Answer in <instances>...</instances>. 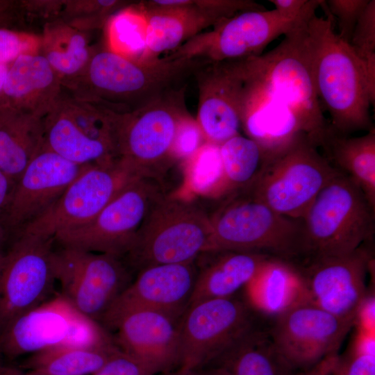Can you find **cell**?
Masks as SVG:
<instances>
[{
    "label": "cell",
    "instance_id": "cell-21",
    "mask_svg": "<svg viewBox=\"0 0 375 375\" xmlns=\"http://www.w3.org/2000/svg\"><path fill=\"white\" fill-rule=\"evenodd\" d=\"M179 322L155 310H138L115 324L118 348L145 365L155 374L168 373L180 363Z\"/></svg>",
    "mask_w": 375,
    "mask_h": 375
},
{
    "label": "cell",
    "instance_id": "cell-39",
    "mask_svg": "<svg viewBox=\"0 0 375 375\" xmlns=\"http://www.w3.org/2000/svg\"><path fill=\"white\" fill-rule=\"evenodd\" d=\"M206 143V138L197 120L187 113L181 118L176 128L172 146L174 160H188Z\"/></svg>",
    "mask_w": 375,
    "mask_h": 375
},
{
    "label": "cell",
    "instance_id": "cell-17",
    "mask_svg": "<svg viewBox=\"0 0 375 375\" xmlns=\"http://www.w3.org/2000/svg\"><path fill=\"white\" fill-rule=\"evenodd\" d=\"M271 331L278 351L297 372H306L339 347L355 322L305 303L276 317Z\"/></svg>",
    "mask_w": 375,
    "mask_h": 375
},
{
    "label": "cell",
    "instance_id": "cell-18",
    "mask_svg": "<svg viewBox=\"0 0 375 375\" xmlns=\"http://www.w3.org/2000/svg\"><path fill=\"white\" fill-rule=\"evenodd\" d=\"M195 260L151 266L118 296L100 324L108 331L126 314L138 310L162 312L177 322L190 305L197 276Z\"/></svg>",
    "mask_w": 375,
    "mask_h": 375
},
{
    "label": "cell",
    "instance_id": "cell-33",
    "mask_svg": "<svg viewBox=\"0 0 375 375\" xmlns=\"http://www.w3.org/2000/svg\"><path fill=\"white\" fill-rule=\"evenodd\" d=\"M118 349L116 344L90 347L58 345L31 354L23 367L39 375H93Z\"/></svg>",
    "mask_w": 375,
    "mask_h": 375
},
{
    "label": "cell",
    "instance_id": "cell-24",
    "mask_svg": "<svg viewBox=\"0 0 375 375\" xmlns=\"http://www.w3.org/2000/svg\"><path fill=\"white\" fill-rule=\"evenodd\" d=\"M64 92L62 83L40 52L22 54L9 65L3 107L44 119Z\"/></svg>",
    "mask_w": 375,
    "mask_h": 375
},
{
    "label": "cell",
    "instance_id": "cell-45",
    "mask_svg": "<svg viewBox=\"0 0 375 375\" xmlns=\"http://www.w3.org/2000/svg\"><path fill=\"white\" fill-rule=\"evenodd\" d=\"M10 64L0 65V108L3 107V89Z\"/></svg>",
    "mask_w": 375,
    "mask_h": 375
},
{
    "label": "cell",
    "instance_id": "cell-27",
    "mask_svg": "<svg viewBox=\"0 0 375 375\" xmlns=\"http://www.w3.org/2000/svg\"><path fill=\"white\" fill-rule=\"evenodd\" d=\"M43 126L44 145L72 162L106 166L118 161L115 147L86 135L62 109L59 101L43 119Z\"/></svg>",
    "mask_w": 375,
    "mask_h": 375
},
{
    "label": "cell",
    "instance_id": "cell-6",
    "mask_svg": "<svg viewBox=\"0 0 375 375\" xmlns=\"http://www.w3.org/2000/svg\"><path fill=\"white\" fill-rule=\"evenodd\" d=\"M185 85L126 112L116 121L118 160L136 177L160 182L176 161L172 146L178 124L188 113Z\"/></svg>",
    "mask_w": 375,
    "mask_h": 375
},
{
    "label": "cell",
    "instance_id": "cell-34",
    "mask_svg": "<svg viewBox=\"0 0 375 375\" xmlns=\"http://www.w3.org/2000/svg\"><path fill=\"white\" fill-rule=\"evenodd\" d=\"M107 49L135 60H144L147 21L141 3L123 8L106 24Z\"/></svg>",
    "mask_w": 375,
    "mask_h": 375
},
{
    "label": "cell",
    "instance_id": "cell-12",
    "mask_svg": "<svg viewBox=\"0 0 375 375\" xmlns=\"http://www.w3.org/2000/svg\"><path fill=\"white\" fill-rule=\"evenodd\" d=\"M251 309L233 297L189 306L178 324V371H196L217 360L254 328Z\"/></svg>",
    "mask_w": 375,
    "mask_h": 375
},
{
    "label": "cell",
    "instance_id": "cell-41",
    "mask_svg": "<svg viewBox=\"0 0 375 375\" xmlns=\"http://www.w3.org/2000/svg\"><path fill=\"white\" fill-rule=\"evenodd\" d=\"M93 375H156L145 365L118 349Z\"/></svg>",
    "mask_w": 375,
    "mask_h": 375
},
{
    "label": "cell",
    "instance_id": "cell-28",
    "mask_svg": "<svg viewBox=\"0 0 375 375\" xmlns=\"http://www.w3.org/2000/svg\"><path fill=\"white\" fill-rule=\"evenodd\" d=\"M43 143V119L0 108V169L15 184Z\"/></svg>",
    "mask_w": 375,
    "mask_h": 375
},
{
    "label": "cell",
    "instance_id": "cell-25",
    "mask_svg": "<svg viewBox=\"0 0 375 375\" xmlns=\"http://www.w3.org/2000/svg\"><path fill=\"white\" fill-rule=\"evenodd\" d=\"M269 256L254 251L203 252L195 260L197 276L189 306L206 300L233 297L252 280Z\"/></svg>",
    "mask_w": 375,
    "mask_h": 375
},
{
    "label": "cell",
    "instance_id": "cell-2",
    "mask_svg": "<svg viewBox=\"0 0 375 375\" xmlns=\"http://www.w3.org/2000/svg\"><path fill=\"white\" fill-rule=\"evenodd\" d=\"M206 62L171 55L135 60L107 48L96 49L77 89L88 99L120 112H130L185 85L183 81Z\"/></svg>",
    "mask_w": 375,
    "mask_h": 375
},
{
    "label": "cell",
    "instance_id": "cell-10",
    "mask_svg": "<svg viewBox=\"0 0 375 375\" xmlns=\"http://www.w3.org/2000/svg\"><path fill=\"white\" fill-rule=\"evenodd\" d=\"M157 181H131L90 222L58 233L61 247L124 257L153 203L162 194Z\"/></svg>",
    "mask_w": 375,
    "mask_h": 375
},
{
    "label": "cell",
    "instance_id": "cell-36",
    "mask_svg": "<svg viewBox=\"0 0 375 375\" xmlns=\"http://www.w3.org/2000/svg\"><path fill=\"white\" fill-rule=\"evenodd\" d=\"M362 64L369 85L375 91V1L369 0L348 43Z\"/></svg>",
    "mask_w": 375,
    "mask_h": 375
},
{
    "label": "cell",
    "instance_id": "cell-26",
    "mask_svg": "<svg viewBox=\"0 0 375 375\" xmlns=\"http://www.w3.org/2000/svg\"><path fill=\"white\" fill-rule=\"evenodd\" d=\"M244 288L249 307L275 319L294 306L308 303L299 265L279 257L269 256Z\"/></svg>",
    "mask_w": 375,
    "mask_h": 375
},
{
    "label": "cell",
    "instance_id": "cell-3",
    "mask_svg": "<svg viewBox=\"0 0 375 375\" xmlns=\"http://www.w3.org/2000/svg\"><path fill=\"white\" fill-rule=\"evenodd\" d=\"M374 211L360 188L340 172L319 192L303 219L301 257L353 252L372 240Z\"/></svg>",
    "mask_w": 375,
    "mask_h": 375
},
{
    "label": "cell",
    "instance_id": "cell-4",
    "mask_svg": "<svg viewBox=\"0 0 375 375\" xmlns=\"http://www.w3.org/2000/svg\"><path fill=\"white\" fill-rule=\"evenodd\" d=\"M208 215V251H254L294 262L301 257L303 219L276 212L247 191L226 197Z\"/></svg>",
    "mask_w": 375,
    "mask_h": 375
},
{
    "label": "cell",
    "instance_id": "cell-7",
    "mask_svg": "<svg viewBox=\"0 0 375 375\" xmlns=\"http://www.w3.org/2000/svg\"><path fill=\"white\" fill-rule=\"evenodd\" d=\"M309 20L286 34L272 50L251 59L256 73L292 112L309 142L320 147L330 124L313 82L306 43Z\"/></svg>",
    "mask_w": 375,
    "mask_h": 375
},
{
    "label": "cell",
    "instance_id": "cell-31",
    "mask_svg": "<svg viewBox=\"0 0 375 375\" xmlns=\"http://www.w3.org/2000/svg\"><path fill=\"white\" fill-rule=\"evenodd\" d=\"M228 375H299L276 348L269 331L255 327L218 360Z\"/></svg>",
    "mask_w": 375,
    "mask_h": 375
},
{
    "label": "cell",
    "instance_id": "cell-20",
    "mask_svg": "<svg viewBox=\"0 0 375 375\" xmlns=\"http://www.w3.org/2000/svg\"><path fill=\"white\" fill-rule=\"evenodd\" d=\"M89 165L72 162L44 144L15 183L1 222L17 234L41 216Z\"/></svg>",
    "mask_w": 375,
    "mask_h": 375
},
{
    "label": "cell",
    "instance_id": "cell-15",
    "mask_svg": "<svg viewBox=\"0 0 375 375\" xmlns=\"http://www.w3.org/2000/svg\"><path fill=\"white\" fill-rule=\"evenodd\" d=\"M135 178L119 160L87 166L48 210L17 235L53 238L59 232L85 224Z\"/></svg>",
    "mask_w": 375,
    "mask_h": 375
},
{
    "label": "cell",
    "instance_id": "cell-49",
    "mask_svg": "<svg viewBox=\"0 0 375 375\" xmlns=\"http://www.w3.org/2000/svg\"><path fill=\"white\" fill-rule=\"evenodd\" d=\"M169 375H183V374L180 371H178L176 373L171 374Z\"/></svg>",
    "mask_w": 375,
    "mask_h": 375
},
{
    "label": "cell",
    "instance_id": "cell-8",
    "mask_svg": "<svg viewBox=\"0 0 375 375\" xmlns=\"http://www.w3.org/2000/svg\"><path fill=\"white\" fill-rule=\"evenodd\" d=\"M305 135L267 158L247 190L276 212L303 219L322 189L340 171Z\"/></svg>",
    "mask_w": 375,
    "mask_h": 375
},
{
    "label": "cell",
    "instance_id": "cell-1",
    "mask_svg": "<svg viewBox=\"0 0 375 375\" xmlns=\"http://www.w3.org/2000/svg\"><path fill=\"white\" fill-rule=\"evenodd\" d=\"M334 19L312 16L307 24L306 43L316 93L331 117L333 132L347 135L374 126L369 108L375 92L364 67L349 44L335 31Z\"/></svg>",
    "mask_w": 375,
    "mask_h": 375
},
{
    "label": "cell",
    "instance_id": "cell-48",
    "mask_svg": "<svg viewBox=\"0 0 375 375\" xmlns=\"http://www.w3.org/2000/svg\"><path fill=\"white\" fill-rule=\"evenodd\" d=\"M7 5H8V3H4V1H0V11L6 8Z\"/></svg>",
    "mask_w": 375,
    "mask_h": 375
},
{
    "label": "cell",
    "instance_id": "cell-32",
    "mask_svg": "<svg viewBox=\"0 0 375 375\" xmlns=\"http://www.w3.org/2000/svg\"><path fill=\"white\" fill-rule=\"evenodd\" d=\"M221 174L212 188L213 194L227 197L248 190L256 181L266 161L260 146L238 134L219 146Z\"/></svg>",
    "mask_w": 375,
    "mask_h": 375
},
{
    "label": "cell",
    "instance_id": "cell-51",
    "mask_svg": "<svg viewBox=\"0 0 375 375\" xmlns=\"http://www.w3.org/2000/svg\"><path fill=\"white\" fill-rule=\"evenodd\" d=\"M1 375V374H0Z\"/></svg>",
    "mask_w": 375,
    "mask_h": 375
},
{
    "label": "cell",
    "instance_id": "cell-23",
    "mask_svg": "<svg viewBox=\"0 0 375 375\" xmlns=\"http://www.w3.org/2000/svg\"><path fill=\"white\" fill-rule=\"evenodd\" d=\"M147 21L144 60H154L227 19L220 12L194 3L193 0H155L141 3Z\"/></svg>",
    "mask_w": 375,
    "mask_h": 375
},
{
    "label": "cell",
    "instance_id": "cell-19",
    "mask_svg": "<svg viewBox=\"0 0 375 375\" xmlns=\"http://www.w3.org/2000/svg\"><path fill=\"white\" fill-rule=\"evenodd\" d=\"M247 59L208 62L194 74L199 89L196 119L208 143L220 146L240 134Z\"/></svg>",
    "mask_w": 375,
    "mask_h": 375
},
{
    "label": "cell",
    "instance_id": "cell-5",
    "mask_svg": "<svg viewBox=\"0 0 375 375\" xmlns=\"http://www.w3.org/2000/svg\"><path fill=\"white\" fill-rule=\"evenodd\" d=\"M209 215L188 200L161 194L151 206L124 257L138 272L195 260L209 249Z\"/></svg>",
    "mask_w": 375,
    "mask_h": 375
},
{
    "label": "cell",
    "instance_id": "cell-35",
    "mask_svg": "<svg viewBox=\"0 0 375 375\" xmlns=\"http://www.w3.org/2000/svg\"><path fill=\"white\" fill-rule=\"evenodd\" d=\"M123 3L120 1H63L58 21L83 31L98 28L106 26Z\"/></svg>",
    "mask_w": 375,
    "mask_h": 375
},
{
    "label": "cell",
    "instance_id": "cell-46",
    "mask_svg": "<svg viewBox=\"0 0 375 375\" xmlns=\"http://www.w3.org/2000/svg\"><path fill=\"white\" fill-rule=\"evenodd\" d=\"M181 373L183 374V375H228V374L219 367L205 372H199V370H196L185 373Z\"/></svg>",
    "mask_w": 375,
    "mask_h": 375
},
{
    "label": "cell",
    "instance_id": "cell-11",
    "mask_svg": "<svg viewBox=\"0 0 375 375\" xmlns=\"http://www.w3.org/2000/svg\"><path fill=\"white\" fill-rule=\"evenodd\" d=\"M54 272L62 295L75 309L100 323L131 283L122 258L61 247L54 251Z\"/></svg>",
    "mask_w": 375,
    "mask_h": 375
},
{
    "label": "cell",
    "instance_id": "cell-38",
    "mask_svg": "<svg viewBox=\"0 0 375 375\" xmlns=\"http://www.w3.org/2000/svg\"><path fill=\"white\" fill-rule=\"evenodd\" d=\"M369 0H328L322 1L320 7L335 18L339 33L338 35L349 43L358 19Z\"/></svg>",
    "mask_w": 375,
    "mask_h": 375
},
{
    "label": "cell",
    "instance_id": "cell-47",
    "mask_svg": "<svg viewBox=\"0 0 375 375\" xmlns=\"http://www.w3.org/2000/svg\"><path fill=\"white\" fill-rule=\"evenodd\" d=\"M6 239V229L0 221V256L4 251L3 245Z\"/></svg>",
    "mask_w": 375,
    "mask_h": 375
},
{
    "label": "cell",
    "instance_id": "cell-14",
    "mask_svg": "<svg viewBox=\"0 0 375 375\" xmlns=\"http://www.w3.org/2000/svg\"><path fill=\"white\" fill-rule=\"evenodd\" d=\"M17 235L0 256L1 331L17 316L47 301L56 283L53 238Z\"/></svg>",
    "mask_w": 375,
    "mask_h": 375
},
{
    "label": "cell",
    "instance_id": "cell-42",
    "mask_svg": "<svg viewBox=\"0 0 375 375\" xmlns=\"http://www.w3.org/2000/svg\"><path fill=\"white\" fill-rule=\"evenodd\" d=\"M15 183L0 169V221L7 207Z\"/></svg>",
    "mask_w": 375,
    "mask_h": 375
},
{
    "label": "cell",
    "instance_id": "cell-9",
    "mask_svg": "<svg viewBox=\"0 0 375 375\" xmlns=\"http://www.w3.org/2000/svg\"><path fill=\"white\" fill-rule=\"evenodd\" d=\"M113 343V337L100 323L59 294L8 323L0 334V353L14 359L58 345L90 347Z\"/></svg>",
    "mask_w": 375,
    "mask_h": 375
},
{
    "label": "cell",
    "instance_id": "cell-40",
    "mask_svg": "<svg viewBox=\"0 0 375 375\" xmlns=\"http://www.w3.org/2000/svg\"><path fill=\"white\" fill-rule=\"evenodd\" d=\"M40 37L0 27V65L10 64L24 53L40 52Z\"/></svg>",
    "mask_w": 375,
    "mask_h": 375
},
{
    "label": "cell",
    "instance_id": "cell-22",
    "mask_svg": "<svg viewBox=\"0 0 375 375\" xmlns=\"http://www.w3.org/2000/svg\"><path fill=\"white\" fill-rule=\"evenodd\" d=\"M251 58L247 59L241 128L269 158L305 135L292 112L256 73Z\"/></svg>",
    "mask_w": 375,
    "mask_h": 375
},
{
    "label": "cell",
    "instance_id": "cell-29",
    "mask_svg": "<svg viewBox=\"0 0 375 375\" xmlns=\"http://www.w3.org/2000/svg\"><path fill=\"white\" fill-rule=\"evenodd\" d=\"M40 37V53L60 78L64 89L83 74L96 49L85 31L55 21L46 24Z\"/></svg>",
    "mask_w": 375,
    "mask_h": 375
},
{
    "label": "cell",
    "instance_id": "cell-13",
    "mask_svg": "<svg viewBox=\"0 0 375 375\" xmlns=\"http://www.w3.org/2000/svg\"><path fill=\"white\" fill-rule=\"evenodd\" d=\"M315 14L288 20L274 9L241 12L222 20L212 31L192 38L171 55L212 62L259 56L272 41L299 28Z\"/></svg>",
    "mask_w": 375,
    "mask_h": 375
},
{
    "label": "cell",
    "instance_id": "cell-50",
    "mask_svg": "<svg viewBox=\"0 0 375 375\" xmlns=\"http://www.w3.org/2000/svg\"><path fill=\"white\" fill-rule=\"evenodd\" d=\"M1 323H0V334H1Z\"/></svg>",
    "mask_w": 375,
    "mask_h": 375
},
{
    "label": "cell",
    "instance_id": "cell-37",
    "mask_svg": "<svg viewBox=\"0 0 375 375\" xmlns=\"http://www.w3.org/2000/svg\"><path fill=\"white\" fill-rule=\"evenodd\" d=\"M331 375H375L374 337L361 335L347 354L338 356Z\"/></svg>",
    "mask_w": 375,
    "mask_h": 375
},
{
    "label": "cell",
    "instance_id": "cell-44",
    "mask_svg": "<svg viewBox=\"0 0 375 375\" xmlns=\"http://www.w3.org/2000/svg\"><path fill=\"white\" fill-rule=\"evenodd\" d=\"M0 374L1 375H39L30 372L22 371L18 368L2 365L0 363Z\"/></svg>",
    "mask_w": 375,
    "mask_h": 375
},
{
    "label": "cell",
    "instance_id": "cell-43",
    "mask_svg": "<svg viewBox=\"0 0 375 375\" xmlns=\"http://www.w3.org/2000/svg\"><path fill=\"white\" fill-rule=\"evenodd\" d=\"M338 356V353L330 355L311 369L301 372L299 375H331Z\"/></svg>",
    "mask_w": 375,
    "mask_h": 375
},
{
    "label": "cell",
    "instance_id": "cell-30",
    "mask_svg": "<svg viewBox=\"0 0 375 375\" xmlns=\"http://www.w3.org/2000/svg\"><path fill=\"white\" fill-rule=\"evenodd\" d=\"M320 147L335 167L349 176L375 210V128L360 137L335 133L329 128Z\"/></svg>",
    "mask_w": 375,
    "mask_h": 375
},
{
    "label": "cell",
    "instance_id": "cell-16",
    "mask_svg": "<svg viewBox=\"0 0 375 375\" xmlns=\"http://www.w3.org/2000/svg\"><path fill=\"white\" fill-rule=\"evenodd\" d=\"M372 254L365 244L339 256L319 257L297 263L302 272L308 303L356 323L367 297V275Z\"/></svg>",
    "mask_w": 375,
    "mask_h": 375
}]
</instances>
